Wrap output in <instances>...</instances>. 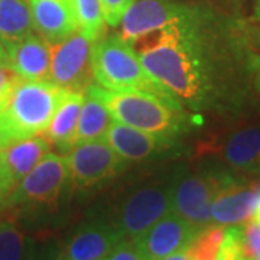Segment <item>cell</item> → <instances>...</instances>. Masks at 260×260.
Returning a JSON list of instances; mask_svg holds the SVG:
<instances>
[{
    "instance_id": "1",
    "label": "cell",
    "mask_w": 260,
    "mask_h": 260,
    "mask_svg": "<svg viewBox=\"0 0 260 260\" xmlns=\"http://www.w3.org/2000/svg\"><path fill=\"white\" fill-rule=\"evenodd\" d=\"M130 47L185 110L234 116L251 107L253 74L260 65L251 35L211 10L195 6L184 20L152 30Z\"/></svg>"
},
{
    "instance_id": "2",
    "label": "cell",
    "mask_w": 260,
    "mask_h": 260,
    "mask_svg": "<svg viewBox=\"0 0 260 260\" xmlns=\"http://www.w3.org/2000/svg\"><path fill=\"white\" fill-rule=\"evenodd\" d=\"M68 94L51 80L20 78L8 104L0 110V149L44 133Z\"/></svg>"
},
{
    "instance_id": "3",
    "label": "cell",
    "mask_w": 260,
    "mask_h": 260,
    "mask_svg": "<svg viewBox=\"0 0 260 260\" xmlns=\"http://www.w3.org/2000/svg\"><path fill=\"white\" fill-rule=\"evenodd\" d=\"M93 88L120 123L171 140L186 129L189 116L174 100L143 91H113L94 84Z\"/></svg>"
},
{
    "instance_id": "4",
    "label": "cell",
    "mask_w": 260,
    "mask_h": 260,
    "mask_svg": "<svg viewBox=\"0 0 260 260\" xmlns=\"http://www.w3.org/2000/svg\"><path fill=\"white\" fill-rule=\"evenodd\" d=\"M93 71L94 81L106 90L143 91L174 100L146 73L138 54L120 34H107L94 41Z\"/></svg>"
},
{
    "instance_id": "5",
    "label": "cell",
    "mask_w": 260,
    "mask_h": 260,
    "mask_svg": "<svg viewBox=\"0 0 260 260\" xmlns=\"http://www.w3.org/2000/svg\"><path fill=\"white\" fill-rule=\"evenodd\" d=\"M175 177L167 181H150L136 186L123 197L113 214L110 224L121 239L136 240L153 224L172 210Z\"/></svg>"
},
{
    "instance_id": "6",
    "label": "cell",
    "mask_w": 260,
    "mask_h": 260,
    "mask_svg": "<svg viewBox=\"0 0 260 260\" xmlns=\"http://www.w3.org/2000/svg\"><path fill=\"white\" fill-rule=\"evenodd\" d=\"M232 171L221 165L178 175L172 192V213L178 214L198 232L211 224V204L221 186L233 177Z\"/></svg>"
},
{
    "instance_id": "7",
    "label": "cell",
    "mask_w": 260,
    "mask_h": 260,
    "mask_svg": "<svg viewBox=\"0 0 260 260\" xmlns=\"http://www.w3.org/2000/svg\"><path fill=\"white\" fill-rule=\"evenodd\" d=\"M71 184L67 156L48 153L23 177L2 204L6 207H55Z\"/></svg>"
},
{
    "instance_id": "8",
    "label": "cell",
    "mask_w": 260,
    "mask_h": 260,
    "mask_svg": "<svg viewBox=\"0 0 260 260\" xmlns=\"http://www.w3.org/2000/svg\"><path fill=\"white\" fill-rule=\"evenodd\" d=\"M93 44L80 30L58 44H49V80L68 93H85L94 83Z\"/></svg>"
},
{
    "instance_id": "9",
    "label": "cell",
    "mask_w": 260,
    "mask_h": 260,
    "mask_svg": "<svg viewBox=\"0 0 260 260\" xmlns=\"http://www.w3.org/2000/svg\"><path fill=\"white\" fill-rule=\"evenodd\" d=\"M67 162L71 184L83 191L107 185L127 165L106 140L77 143Z\"/></svg>"
},
{
    "instance_id": "10",
    "label": "cell",
    "mask_w": 260,
    "mask_h": 260,
    "mask_svg": "<svg viewBox=\"0 0 260 260\" xmlns=\"http://www.w3.org/2000/svg\"><path fill=\"white\" fill-rule=\"evenodd\" d=\"M194 8L171 0H135L120 20V37L130 44L152 30L184 20Z\"/></svg>"
},
{
    "instance_id": "11",
    "label": "cell",
    "mask_w": 260,
    "mask_h": 260,
    "mask_svg": "<svg viewBox=\"0 0 260 260\" xmlns=\"http://www.w3.org/2000/svg\"><path fill=\"white\" fill-rule=\"evenodd\" d=\"M198 230L175 213H168L135 243L143 260H160L174 253L185 250Z\"/></svg>"
},
{
    "instance_id": "12",
    "label": "cell",
    "mask_w": 260,
    "mask_h": 260,
    "mask_svg": "<svg viewBox=\"0 0 260 260\" xmlns=\"http://www.w3.org/2000/svg\"><path fill=\"white\" fill-rule=\"evenodd\" d=\"M259 184H251L233 175L215 195L211 204L213 225H240L254 215Z\"/></svg>"
},
{
    "instance_id": "13",
    "label": "cell",
    "mask_w": 260,
    "mask_h": 260,
    "mask_svg": "<svg viewBox=\"0 0 260 260\" xmlns=\"http://www.w3.org/2000/svg\"><path fill=\"white\" fill-rule=\"evenodd\" d=\"M211 150L233 174L260 175V126L234 130Z\"/></svg>"
},
{
    "instance_id": "14",
    "label": "cell",
    "mask_w": 260,
    "mask_h": 260,
    "mask_svg": "<svg viewBox=\"0 0 260 260\" xmlns=\"http://www.w3.org/2000/svg\"><path fill=\"white\" fill-rule=\"evenodd\" d=\"M120 240L121 236L110 223L83 224L65 243L56 260H106Z\"/></svg>"
},
{
    "instance_id": "15",
    "label": "cell",
    "mask_w": 260,
    "mask_h": 260,
    "mask_svg": "<svg viewBox=\"0 0 260 260\" xmlns=\"http://www.w3.org/2000/svg\"><path fill=\"white\" fill-rule=\"evenodd\" d=\"M104 140L127 164L156 158L159 153L165 152L175 142L132 127L120 121L112 123Z\"/></svg>"
},
{
    "instance_id": "16",
    "label": "cell",
    "mask_w": 260,
    "mask_h": 260,
    "mask_svg": "<svg viewBox=\"0 0 260 260\" xmlns=\"http://www.w3.org/2000/svg\"><path fill=\"white\" fill-rule=\"evenodd\" d=\"M34 26L48 44H58L78 30L71 0H30Z\"/></svg>"
},
{
    "instance_id": "17",
    "label": "cell",
    "mask_w": 260,
    "mask_h": 260,
    "mask_svg": "<svg viewBox=\"0 0 260 260\" xmlns=\"http://www.w3.org/2000/svg\"><path fill=\"white\" fill-rule=\"evenodd\" d=\"M8 49L9 65L23 80H49L51 47L42 37L30 34L10 45Z\"/></svg>"
},
{
    "instance_id": "18",
    "label": "cell",
    "mask_w": 260,
    "mask_h": 260,
    "mask_svg": "<svg viewBox=\"0 0 260 260\" xmlns=\"http://www.w3.org/2000/svg\"><path fill=\"white\" fill-rule=\"evenodd\" d=\"M0 152L5 177L13 191L19 181L26 177L38 162L51 152V142L45 136H34L13 142L9 146L0 149Z\"/></svg>"
},
{
    "instance_id": "19",
    "label": "cell",
    "mask_w": 260,
    "mask_h": 260,
    "mask_svg": "<svg viewBox=\"0 0 260 260\" xmlns=\"http://www.w3.org/2000/svg\"><path fill=\"white\" fill-rule=\"evenodd\" d=\"M84 97L85 93L68 94L44 132V136L62 153H68L74 148Z\"/></svg>"
},
{
    "instance_id": "20",
    "label": "cell",
    "mask_w": 260,
    "mask_h": 260,
    "mask_svg": "<svg viewBox=\"0 0 260 260\" xmlns=\"http://www.w3.org/2000/svg\"><path fill=\"white\" fill-rule=\"evenodd\" d=\"M112 123V113L109 112L106 104L95 94L93 85H90V88L85 91L83 107L80 113L75 145L91 140H104Z\"/></svg>"
},
{
    "instance_id": "21",
    "label": "cell",
    "mask_w": 260,
    "mask_h": 260,
    "mask_svg": "<svg viewBox=\"0 0 260 260\" xmlns=\"http://www.w3.org/2000/svg\"><path fill=\"white\" fill-rule=\"evenodd\" d=\"M30 0H0V41L9 48L34 34Z\"/></svg>"
},
{
    "instance_id": "22",
    "label": "cell",
    "mask_w": 260,
    "mask_h": 260,
    "mask_svg": "<svg viewBox=\"0 0 260 260\" xmlns=\"http://www.w3.org/2000/svg\"><path fill=\"white\" fill-rule=\"evenodd\" d=\"M0 260H38L35 240L13 220L0 221Z\"/></svg>"
},
{
    "instance_id": "23",
    "label": "cell",
    "mask_w": 260,
    "mask_h": 260,
    "mask_svg": "<svg viewBox=\"0 0 260 260\" xmlns=\"http://www.w3.org/2000/svg\"><path fill=\"white\" fill-rule=\"evenodd\" d=\"M78 23V30L91 41H97L104 32V16L100 0H71Z\"/></svg>"
},
{
    "instance_id": "24",
    "label": "cell",
    "mask_w": 260,
    "mask_h": 260,
    "mask_svg": "<svg viewBox=\"0 0 260 260\" xmlns=\"http://www.w3.org/2000/svg\"><path fill=\"white\" fill-rule=\"evenodd\" d=\"M225 234L223 225H210L198 233L186 247V253L192 260H215Z\"/></svg>"
},
{
    "instance_id": "25",
    "label": "cell",
    "mask_w": 260,
    "mask_h": 260,
    "mask_svg": "<svg viewBox=\"0 0 260 260\" xmlns=\"http://www.w3.org/2000/svg\"><path fill=\"white\" fill-rule=\"evenodd\" d=\"M242 246L246 260H253L260 254V221L256 217L242 224Z\"/></svg>"
},
{
    "instance_id": "26",
    "label": "cell",
    "mask_w": 260,
    "mask_h": 260,
    "mask_svg": "<svg viewBox=\"0 0 260 260\" xmlns=\"http://www.w3.org/2000/svg\"><path fill=\"white\" fill-rule=\"evenodd\" d=\"M20 77L9 64H0V110L8 104Z\"/></svg>"
},
{
    "instance_id": "27",
    "label": "cell",
    "mask_w": 260,
    "mask_h": 260,
    "mask_svg": "<svg viewBox=\"0 0 260 260\" xmlns=\"http://www.w3.org/2000/svg\"><path fill=\"white\" fill-rule=\"evenodd\" d=\"M100 2H102L104 22L109 26L116 28L120 23L124 12L135 0H100Z\"/></svg>"
},
{
    "instance_id": "28",
    "label": "cell",
    "mask_w": 260,
    "mask_h": 260,
    "mask_svg": "<svg viewBox=\"0 0 260 260\" xmlns=\"http://www.w3.org/2000/svg\"><path fill=\"white\" fill-rule=\"evenodd\" d=\"M106 260H143V257L140 256L135 240L123 239L116 244Z\"/></svg>"
},
{
    "instance_id": "29",
    "label": "cell",
    "mask_w": 260,
    "mask_h": 260,
    "mask_svg": "<svg viewBox=\"0 0 260 260\" xmlns=\"http://www.w3.org/2000/svg\"><path fill=\"white\" fill-rule=\"evenodd\" d=\"M12 192V188L8 184V179L5 177V171H3V164H2V152H0V203Z\"/></svg>"
},
{
    "instance_id": "30",
    "label": "cell",
    "mask_w": 260,
    "mask_h": 260,
    "mask_svg": "<svg viewBox=\"0 0 260 260\" xmlns=\"http://www.w3.org/2000/svg\"><path fill=\"white\" fill-rule=\"evenodd\" d=\"M160 260H192L189 257V254L186 253L185 250H181L177 251V253H174V254H171V256H167V257H164V259Z\"/></svg>"
},
{
    "instance_id": "31",
    "label": "cell",
    "mask_w": 260,
    "mask_h": 260,
    "mask_svg": "<svg viewBox=\"0 0 260 260\" xmlns=\"http://www.w3.org/2000/svg\"><path fill=\"white\" fill-rule=\"evenodd\" d=\"M253 90L257 95H260V65L253 74Z\"/></svg>"
},
{
    "instance_id": "32",
    "label": "cell",
    "mask_w": 260,
    "mask_h": 260,
    "mask_svg": "<svg viewBox=\"0 0 260 260\" xmlns=\"http://www.w3.org/2000/svg\"><path fill=\"white\" fill-rule=\"evenodd\" d=\"M0 64H9V56H8V49L0 41Z\"/></svg>"
},
{
    "instance_id": "33",
    "label": "cell",
    "mask_w": 260,
    "mask_h": 260,
    "mask_svg": "<svg viewBox=\"0 0 260 260\" xmlns=\"http://www.w3.org/2000/svg\"><path fill=\"white\" fill-rule=\"evenodd\" d=\"M251 41H253V45H254V49H256L257 55L260 56V28L251 35Z\"/></svg>"
},
{
    "instance_id": "34",
    "label": "cell",
    "mask_w": 260,
    "mask_h": 260,
    "mask_svg": "<svg viewBox=\"0 0 260 260\" xmlns=\"http://www.w3.org/2000/svg\"><path fill=\"white\" fill-rule=\"evenodd\" d=\"M254 5V19L260 20V0H253Z\"/></svg>"
},
{
    "instance_id": "35",
    "label": "cell",
    "mask_w": 260,
    "mask_h": 260,
    "mask_svg": "<svg viewBox=\"0 0 260 260\" xmlns=\"http://www.w3.org/2000/svg\"><path fill=\"white\" fill-rule=\"evenodd\" d=\"M253 217H256V218L260 221V184H259V197H257V205H256V211H254V215H253Z\"/></svg>"
},
{
    "instance_id": "36",
    "label": "cell",
    "mask_w": 260,
    "mask_h": 260,
    "mask_svg": "<svg viewBox=\"0 0 260 260\" xmlns=\"http://www.w3.org/2000/svg\"><path fill=\"white\" fill-rule=\"evenodd\" d=\"M253 260H260V254H259V256H256V257H254Z\"/></svg>"
}]
</instances>
